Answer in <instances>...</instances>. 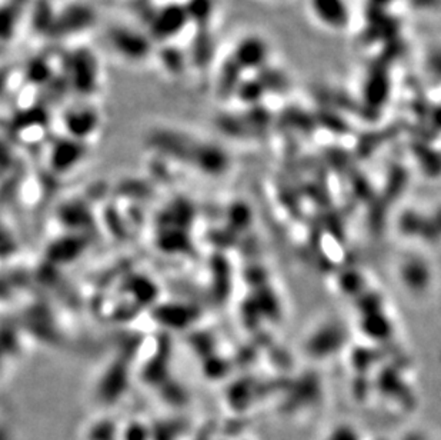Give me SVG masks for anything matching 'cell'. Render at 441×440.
I'll return each mask as SVG.
<instances>
[{
    "mask_svg": "<svg viewBox=\"0 0 441 440\" xmlns=\"http://www.w3.org/2000/svg\"><path fill=\"white\" fill-rule=\"evenodd\" d=\"M190 21V14L188 6L185 5H169L160 9L152 21V34L159 41H168L179 34L188 22Z\"/></svg>",
    "mask_w": 441,
    "mask_h": 440,
    "instance_id": "cell-2",
    "label": "cell"
},
{
    "mask_svg": "<svg viewBox=\"0 0 441 440\" xmlns=\"http://www.w3.org/2000/svg\"><path fill=\"white\" fill-rule=\"evenodd\" d=\"M91 21H93V14L87 8H70L60 14L56 22V29H59L62 33L79 32Z\"/></svg>",
    "mask_w": 441,
    "mask_h": 440,
    "instance_id": "cell-5",
    "label": "cell"
},
{
    "mask_svg": "<svg viewBox=\"0 0 441 440\" xmlns=\"http://www.w3.org/2000/svg\"><path fill=\"white\" fill-rule=\"evenodd\" d=\"M69 63L71 86L80 91V94L86 95L90 94V91H95L98 86L99 67L93 53L87 50H79L76 54H73Z\"/></svg>",
    "mask_w": 441,
    "mask_h": 440,
    "instance_id": "cell-1",
    "label": "cell"
},
{
    "mask_svg": "<svg viewBox=\"0 0 441 440\" xmlns=\"http://www.w3.org/2000/svg\"><path fill=\"white\" fill-rule=\"evenodd\" d=\"M96 113L87 107L71 110L66 116V124L69 129H73V132H78L79 135L89 133L96 126Z\"/></svg>",
    "mask_w": 441,
    "mask_h": 440,
    "instance_id": "cell-6",
    "label": "cell"
},
{
    "mask_svg": "<svg viewBox=\"0 0 441 440\" xmlns=\"http://www.w3.org/2000/svg\"><path fill=\"white\" fill-rule=\"evenodd\" d=\"M109 42L119 54L131 60L144 59L150 52L149 39L127 28H113L109 32Z\"/></svg>",
    "mask_w": 441,
    "mask_h": 440,
    "instance_id": "cell-3",
    "label": "cell"
},
{
    "mask_svg": "<svg viewBox=\"0 0 441 440\" xmlns=\"http://www.w3.org/2000/svg\"><path fill=\"white\" fill-rule=\"evenodd\" d=\"M267 58V46L260 38H246L236 47L234 60L242 69L262 67Z\"/></svg>",
    "mask_w": 441,
    "mask_h": 440,
    "instance_id": "cell-4",
    "label": "cell"
}]
</instances>
